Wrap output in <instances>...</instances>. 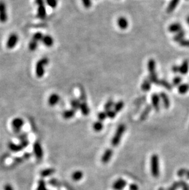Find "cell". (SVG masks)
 <instances>
[{
    "instance_id": "cell-1",
    "label": "cell",
    "mask_w": 189,
    "mask_h": 190,
    "mask_svg": "<svg viewBox=\"0 0 189 190\" xmlns=\"http://www.w3.org/2000/svg\"><path fill=\"white\" fill-rule=\"evenodd\" d=\"M125 129H126V127L124 124H122L118 126L116 131V133L114 134V136H113L111 140L112 146L116 147L119 145V144H120V142L121 141L122 137L125 131Z\"/></svg>"
},
{
    "instance_id": "cell-2",
    "label": "cell",
    "mask_w": 189,
    "mask_h": 190,
    "mask_svg": "<svg viewBox=\"0 0 189 190\" xmlns=\"http://www.w3.org/2000/svg\"><path fill=\"white\" fill-rule=\"evenodd\" d=\"M151 173L154 178H158L160 175L159 158L156 154H154L150 159Z\"/></svg>"
},
{
    "instance_id": "cell-3",
    "label": "cell",
    "mask_w": 189,
    "mask_h": 190,
    "mask_svg": "<svg viewBox=\"0 0 189 190\" xmlns=\"http://www.w3.org/2000/svg\"><path fill=\"white\" fill-rule=\"evenodd\" d=\"M49 60L47 57H43L37 62L36 65V74L38 78H42L45 73L44 67L49 64Z\"/></svg>"
},
{
    "instance_id": "cell-4",
    "label": "cell",
    "mask_w": 189,
    "mask_h": 190,
    "mask_svg": "<svg viewBox=\"0 0 189 190\" xmlns=\"http://www.w3.org/2000/svg\"><path fill=\"white\" fill-rule=\"evenodd\" d=\"M24 125V121L21 118H14L12 121V126L14 132L15 134L20 133L23 126Z\"/></svg>"
},
{
    "instance_id": "cell-5",
    "label": "cell",
    "mask_w": 189,
    "mask_h": 190,
    "mask_svg": "<svg viewBox=\"0 0 189 190\" xmlns=\"http://www.w3.org/2000/svg\"><path fill=\"white\" fill-rule=\"evenodd\" d=\"M33 152L37 160H41L43 158L44 152L42 146L39 141H35L33 145Z\"/></svg>"
},
{
    "instance_id": "cell-6",
    "label": "cell",
    "mask_w": 189,
    "mask_h": 190,
    "mask_svg": "<svg viewBox=\"0 0 189 190\" xmlns=\"http://www.w3.org/2000/svg\"><path fill=\"white\" fill-rule=\"evenodd\" d=\"M7 18L8 15L6 3L3 1H0V22L4 23L7 21Z\"/></svg>"
},
{
    "instance_id": "cell-7",
    "label": "cell",
    "mask_w": 189,
    "mask_h": 190,
    "mask_svg": "<svg viewBox=\"0 0 189 190\" xmlns=\"http://www.w3.org/2000/svg\"><path fill=\"white\" fill-rule=\"evenodd\" d=\"M18 41V36L15 33L11 34L8 38V40L6 43V46L8 49H13L17 45Z\"/></svg>"
},
{
    "instance_id": "cell-8",
    "label": "cell",
    "mask_w": 189,
    "mask_h": 190,
    "mask_svg": "<svg viewBox=\"0 0 189 190\" xmlns=\"http://www.w3.org/2000/svg\"><path fill=\"white\" fill-rule=\"evenodd\" d=\"M127 185V181L123 178H119L114 183L112 188L115 190H122Z\"/></svg>"
},
{
    "instance_id": "cell-9",
    "label": "cell",
    "mask_w": 189,
    "mask_h": 190,
    "mask_svg": "<svg viewBox=\"0 0 189 190\" xmlns=\"http://www.w3.org/2000/svg\"><path fill=\"white\" fill-rule=\"evenodd\" d=\"M151 100H152V105L153 108L156 111H160V97L157 94H153L151 97Z\"/></svg>"
},
{
    "instance_id": "cell-10",
    "label": "cell",
    "mask_w": 189,
    "mask_h": 190,
    "mask_svg": "<svg viewBox=\"0 0 189 190\" xmlns=\"http://www.w3.org/2000/svg\"><path fill=\"white\" fill-rule=\"evenodd\" d=\"M113 155V150L111 148L107 149L101 158V161L103 164H107L109 163V161L111 160Z\"/></svg>"
},
{
    "instance_id": "cell-11",
    "label": "cell",
    "mask_w": 189,
    "mask_h": 190,
    "mask_svg": "<svg viewBox=\"0 0 189 190\" xmlns=\"http://www.w3.org/2000/svg\"><path fill=\"white\" fill-rule=\"evenodd\" d=\"M147 68L149 72V75H156V63L154 59H150L147 63Z\"/></svg>"
},
{
    "instance_id": "cell-12",
    "label": "cell",
    "mask_w": 189,
    "mask_h": 190,
    "mask_svg": "<svg viewBox=\"0 0 189 190\" xmlns=\"http://www.w3.org/2000/svg\"><path fill=\"white\" fill-rule=\"evenodd\" d=\"M152 106L151 105H147L146 106L144 110L143 111V112L141 113V115H140V117H139L140 121H144L147 119V116L149 115V113H150L151 110H152Z\"/></svg>"
},
{
    "instance_id": "cell-13",
    "label": "cell",
    "mask_w": 189,
    "mask_h": 190,
    "mask_svg": "<svg viewBox=\"0 0 189 190\" xmlns=\"http://www.w3.org/2000/svg\"><path fill=\"white\" fill-rule=\"evenodd\" d=\"M159 96H160V99H162V100L163 102L164 107L166 109H168L170 107V100H169L168 96H167V94L163 92H160Z\"/></svg>"
},
{
    "instance_id": "cell-14",
    "label": "cell",
    "mask_w": 189,
    "mask_h": 190,
    "mask_svg": "<svg viewBox=\"0 0 189 190\" xmlns=\"http://www.w3.org/2000/svg\"><path fill=\"white\" fill-rule=\"evenodd\" d=\"M60 101V96L58 94H53L51 96H50L48 99V103L49 105L51 107H53L56 105Z\"/></svg>"
},
{
    "instance_id": "cell-15",
    "label": "cell",
    "mask_w": 189,
    "mask_h": 190,
    "mask_svg": "<svg viewBox=\"0 0 189 190\" xmlns=\"http://www.w3.org/2000/svg\"><path fill=\"white\" fill-rule=\"evenodd\" d=\"M182 27L179 23H174L170 25L168 27V30L171 33H178L182 30Z\"/></svg>"
},
{
    "instance_id": "cell-16",
    "label": "cell",
    "mask_w": 189,
    "mask_h": 190,
    "mask_svg": "<svg viewBox=\"0 0 189 190\" xmlns=\"http://www.w3.org/2000/svg\"><path fill=\"white\" fill-rule=\"evenodd\" d=\"M7 145L9 148L12 151L14 152V153H18V152L21 151L23 149V147L21 144L17 145L12 141H9Z\"/></svg>"
},
{
    "instance_id": "cell-17",
    "label": "cell",
    "mask_w": 189,
    "mask_h": 190,
    "mask_svg": "<svg viewBox=\"0 0 189 190\" xmlns=\"http://www.w3.org/2000/svg\"><path fill=\"white\" fill-rule=\"evenodd\" d=\"M180 0H171V1L169 2L167 9L166 12L168 13H171L174 11V9L176 8L177 5L179 4Z\"/></svg>"
},
{
    "instance_id": "cell-18",
    "label": "cell",
    "mask_w": 189,
    "mask_h": 190,
    "mask_svg": "<svg viewBox=\"0 0 189 190\" xmlns=\"http://www.w3.org/2000/svg\"><path fill=\"white\" fill-rule=\"evenodd\" d=\"M189 70V62L187 60H185L182 65L179 66V73L182 75L186 74Z\"/></svg>"
},
{
    "instance_id": "cell-19",
    "label": "cell",
    "mask_w": 189,
    "mask_h": 190,
    "mask_svg": "<svg viewBox=\"0 0 189 190\" xmlns=\"http://www.w3.org/2000/svg\"><path fill=\"white\" fill-rule=\"evenodd\" d=\"M47 15V12L46 9L44 5L40 6L37 8V17L40 19H44Z\"/></svg>"
},
{
    "instance_id": "cell-20",
    "label": "cell",
    "mask_w": 189,
    "mask_h": 190,
    "mask_svg": "<svg viewBox=\"0 0 189 190\" xmlns=\"http://www.w3.org/2000/svg\"><path fill=\"white\" fill-rule=\"evenodd\" d=\"M117 24L118 26L122 30H125L128 26V22L126 18L124 17H121L118 18L117 21Z\"/></svg>"
},
{
    "instance_id": "cell-21",
    "label": "cell",
    "mask_w": 189,
    "mask_h": 190,
    "mask_svg": "<svg viewBox=\"0 0 189 190\" xmlns=\"http://www.w3.org/2000/svg\"><path fill=\"white\" fill-rule=\"evenodd\" d=\"M55 172V169L53 168H48L42 170L40 172V175L42 177H47L53 175Z\"/></svg>"
},
{
    "instance_id": "cell-22",
    "label": "cell",
    "mask_w": 189,
    "mask_h": 190,
    "mask_svg": "<svg viewBox=\"0 0 189 190\" xmlns=\"http://www.w3.org/2000/svg\"><path fill=\"white\" fill-rule=\"evenodd\" d=\"M42 41L43 44L47 47H51L53 44V40L52 37L49 35L44 36Z\"/></svg>"
},
{
    "instance_id": "cell-23",
    "label": "cell",
    "mask_w": 189,
    "mask_h": 190,
    "mask_svg": "<svg viewBox=\"0 0 189 190\" xmlns=\"http://www.w3.org/2000/svg\"><path fill=\"white\" fill-rule=\"evenodd\" d=\"M75 114V110L73 109L66 110L63 113V117L65 119H69L73 118Z\"/></svg>"
},
{
    "instance_id": "cell-24",
    "label": "cell",
    "mask_w": 189,
    "mask_h": 190,
    "mask_svg": "<svg viewBox=\"0 0 189 190\" xmlns=\"http://www.w3.org/2000/svg\"><path fill=\"white\" fill-rule=\"evenodd\" d=\"M80 110L82 113V115L84 116H87L90 113V110L87 105L86 102H82L81 104Z\"/></svg>"
},
{
    "instance_id": "cell-25",
    "label": "cell",
    "mask_w": 189,
    "mask_h": 190,
    "mask_svg": "<svg viewBox=\"0 0 189 190\" xmlns=\"http://www.w3.org/2000/svg\"><path fill=\"white\" fill-rule=\"evenodd\" d=\"M151 81L149 79L144 80L143 84L141 85V89L144 92H147L150 90L151 88Z\"/></svg>"
},
{
    "instance_id": "cell-26",
    "label": "cell",
    "mask_w": 189,
    "mask_h": 190,
    "mask_svg": "<svg viewBox=\"0 0 189 190\" xmlns=\"http://www.w3.org/2000/svg\"><path fill=\"white\" fill-rule=\"evenodd\" d=\"M157 85H162V86L164 87L165 88H166L168 91H171L173 88L172 84H171L169 82H168L167 81H166L165 80H159Z\"/></svg>"
},
{
    "instance_id": "cell-27",
    "label": "cell",
    "mask_w": 189,
    "mask_h": 190,
    "mask_svg": "<svg viewBox=\"0 0 189 190\" xmlns=\"http://www.w3.org/2000/svg\"><path fill=\"white\" fill-rule=\"evenodd\" d=\"M84 176V174L81 170H77L72 174V178L74 181L77 182L81 180Z\"/></svg>"
},
{
    "instance_id": "cell-28",
    "label": "cell",
    "mask_w": 189,
    "mask_h": 190,
    "mask_svg": "<svg viewBox=\"0 0 189 190\" xmlns=\"http://www.w3.org/2000/svg\"><path fill=\"white\" fill-rule=\"evenodd\" d=\"M188 90H189V85L186 83L179 85L178 87V92L181 94H186Z\"/></svg>"
},
{
    "instance_id": "cell-29",
    "label": "cell",
    "mask_w": 189,
    "mask_h": 190,
    "mask_svg": "<svg viewBox=\"0 0 189 190\" xmlns=\"http://www.w3.org/2000/svg\"><path fill=\"white\" fill-rule=\"evenodd\" d=\"M81 101L80 100V99H73L71 101V105L73 108V110H78L79 109H80V107H81Z\"/></svg>"
},
{
    "instance_id": "cell-30",
    "label": "cell",
    "mask_w": 189,
    "mask_h": 190,
    "mask_svg": "<svg viewBox=\"0 0 189 190\" xmlns=\"http://www.w3.org/2000/svg\"><path fill=\"white\" fill-rule=\"evenodd\" d=\"M185 33V31H184V30H181L179 32H178L173 38L174 41H175L176 42H178V43L181 41L182 40H184Z\"/></svg>"
},
{
    "instance_id": "cell-31",
    "label": "cell",
    "mask_w": 189,
    "mask_h": 190,
    "mask_svg": "<svg viewBox=\"0 0 189 190\" xmlns=\"http://www.w3.org/2000/svg\"><path fill=\"white\" fill-rule=\"evenodd\" d=\"M93 129L94 131L96 132H100L103 129V124L101 121H98L95 122H94L93 124Z\"/></svg>"
},
{
    "instance_id": "cell-32",
    "label": "cell",
    "mask_w": 189,
    "mask_h": 190,
    "mask_svg": "<svg viewBox=\"0 0 189 190\" xmlns=\"http://www.w3.org/2000/svg\"><path fill=\"white\" fill-rule=\"evenodd\" d=\"M124 107V103L123 101H119L118 102H117L115 105H114V110L116 112L118 113L119 111H120Z\"/></svg>"
},
{
    "instance_id": "cell-33",
    "label": "cell",
    "mask_w": 189,
    "mask_h": 190,
    "mask_svg": "<svg viewBox=\"0 0 189 190\" xmlns=\"http://www.w3.org/2000/svg\"><path fill=\"white\" fill-rule=\"evenodd\" d=\"M36 190H48L46 188L45 182L43 179H40L38 181V184H37Z\"/></svg>"
},
{
    "instance_id": "cell-34",
    "label": "cell",
    "mask_w": 189,
    "mask_h": 190,
    "mask_svg": "<svg viewBox=\"0 0 189 190\" xmlns=\"http://www.w3.org/2000/svg\"><path fill=\"white\" fill-rule=\"evenodd\" d=\"M37 46H38V42L36 41V40L32 39L29 45H28V47H29V49L32 51H34L35 50H36Z\"/></svg>"
},
{
    "instance_id": "cell-35",
    "label": "cell",
    "mask_w": 189,
    "mask_h": 190,
    "mask_svg": "<svg viewBox=\"0 0 189 190\" xmlns=\"http://www.w3.org/2000/svg\"><path fill=\"white\" fill-rule=\"evenodd\" d=\"M80 100L82 102H86L87 96L86 91L83 88H80Z\"/></svg>"
},
{
    "instance_id": "cell-36",
    "label": "cell",
    "mask_w": 189,
    "mask_h": 190,
    "mask_svg": "<svg viewBox=\"0 0 189 190\" xmlns=\"http://www.w3.org/2000/svg\"><path fill=\"white\" fill-rule=\"evenodd\" d=\"M146 96H143L142 97H140L139 98H138L137 99H136L134 102V104L136 105H140L141 104L144 103V102H146Z\"/></svg>"
},
{
    "instance_id": "cell-37",
    "label": "cell",
    "mask_w": 189,
    "mask_h": 190,
    "mask_svg": "<svg viewBox=\"0 0 189 190\" xmlns=\"http://www.w3.org/2000/svg\"><path fill=\"white\" fill-rule=\"evenodd\" d=\"M113 105H114V102L112 100H109L104 106V110L105 111H108L111 110Z\"/></svg>"
},
{
    "instance_id": "cell-38",
    "label": "cell",
    "mask_w": 189,
    "mask_h": 190,
    "mask_svg": "<svg viewBox=\"0 0 189 190\" xmlns=\"http://www.w3.org/2000/svg\"><path fill=\"white\" fill-rule=\"evenodd\" d=\"M43 37H44V36H43L42 33L37 32V33H36L35 34H34V35L33 36V38L32 39L36 40L37 42H39V41L42 40Z\"/></svg>"
},
{
    "instance_id": "cell-39",
    "label": "cell",
    "mask_w": 189,
    "mask_h": 190,
    "mask_svg": "<svg viewBox=\"0 0 189 190\" xmlns=\"http://www.w3.org/2000/svg\"><path fill=\"white\" fill-rule=\"evenodd\" d=\"M47 4L52 8H55L57 6V0H45Z\"/></svg>"
},
{
    "instance_id": "cell-40",
    "label": "cell",
    "mask_w": 189,
    "mask_h": 190,
    "mask_svg": "<svg viewBox=\"0 0 189 190\" xmlns=\"http://www.w3.org/2000/svg\"><path fill=\"white\" fill-rule=\"evenodd\" d=\"M49 183L52 186L54 187H60V183L58 180H56L55 178H52L49 180Z\"/></svg>"
},
{
    "instance_id": "cell-41",
    "label": "cell",
    "mask_w": 189,
    "mask_h": 190,
    "mask_svg": "<svg viewBox=\"0 0 189 190\" xmlns=\"http://www.w3.org/2000/svg\"><path fill=\"white\" fill-rule=\"evenodd\" d=\"M107 118H108V116H107V114H106V111H102V112H100L98 113V118L99 121L102 122L103 121L105 120Z\"/></svg>"
},
{
    "instance_id": "cell-42",
    "label": "cell",
    "mask_w": 189,
    "mask_h": 190,
    "mask_svg": "<svg viewBox=\"0 0 189 190\" xmlns=\"http://www.w3.org/2000/svg\"><path fill=\"white\" fill-rule=\"evenodd\" d=\"M182 82V78L180 77H176L173 80V85L174 86H177V85H181Z\"/></svg>"
},
{
    "instance_id": "cell-43",
    "label": "cell",
    "mask_w": 189,
    "mask_h": 190,
    "mask_svg": "<svg viewBox=\"0 0 189 190\" xmlns=\"http://www.w3.org/2000/svg\"><path fill=\"white\" fill-rule=\"evenodd\" d=\"M106 114H107V116L108 118H110V119H114L116 118V112L114 110H109L108 111H106Z\"/></svg>"
},
{
    "instance_id": "cell-44",
    "label": "cell",
    "mask_w": 189,
    "mask_h": 190,
    "mask_svg": "<svg viewBox=\"0 0 189 190\" xmlns=\"http://www.w3.org/2000/svg\"><path fill=\"white\" fill-rule=\"evenodd\" d=\"M187 171H188L187 169L185 168H182L177 171V174L179 177H182L184 175H186Z\"/></svg>"
},
{
    "instance_id": "cell-45",
    "label": "cell",
    "mask_w": 189,
    "mask_h": 190,
    "mask_svg": "<svg viewBox=\"0 0 189 190\" xmlns=\"http://www.w3.org/2000/svg\"><path fill=\"white\" fill-rule=\"evenodd\" d=\"M179 187H181L180 182H176L171 185V186H170L168 189V190H176Z\"/></svg>"
},
{
    "instance_id": "cell-46",
    "label": "cell",
    "mask_w": 189,
    "mask_h": 190,
    "mask_svg": "<svg viewBox=\"0 0 189 190\" xmlns=\"http://www.w3.org/2000/svg\"><path fill=\"white\" fill-rule=\"evenodd\" d=\"M23 157H17L15 158L14 159V163H13V164L16 166V165H18L19 164L21 163H22L23 162Z\"/></svg>"
},
{
    "instance_id": "cell-47",
    "label": "cell",
    "mask_w": 189,
    "mask_h": 190,
    "mask_svg": "<svg viewBox=\"0 0 189 190\" xmlns=\"http://www.w3.org/2000/svg\"><path fill=\"white\" fill-rule=\"evenodd\" d=\"M84 6L86 8H89L92 6L91 0H82Z\"/></svg>"
},
{
    "instance_id": "cell-48",
    "label": "cell",
    "mask_w": 189,
    "mask_h": 190,
    "mask_svg": "<svg viewBox=\"0 0 189 190\" xmlns=\"http://www.w3.org/2000/svg\"><path fill=\"white\" fill-rule=\"evenodd\" d=\"M179 182H180V186L183 190H189V186L184 181L181 180V181H179Z\"/></svg>"
},
{
    "instance_id": "cell-49",
    "label": "cell",
    "mask_w": 189,
    "mask_h": 190,
    "mask_svg": "<svg viewBox=\"0 0 189 190\" xmlns=\"http://www.w3.org/2000/svg\"><path fill=\"white\" fill-rule=\"evenodd\" d=\"M179 44H180L181 46L189 47V40H184H184H182L181 41L179 42Z\"/></svg>"
},
{
    "instance_id": "cell-50",
    "label": "cell",
    "mask_w": 189,
    "mask_h": 190,
    "mask_svg": "<svg viewBox=\"0 0 189 190\" xmlns=\"http://www.w3.org/2000/svg\"><path fill=\"white\" fill-rule=\"evenodd\" d=\"M21 145L23 147V148H26L28 145H29V141H28V139L22 140L21 141Z\"/></svg>"
},
{
    "instance_id": "cell-51",
    "label": "cell",
    "mask_w": 189,
    "mask_h": 190,
    "mask_svg": "<svg viewBox=\"0 0 189 190\" xmlns=\"http://www.w3.org/2000/svg\"><path fill=\"white\" fill-rule=\"evenodd\" d=\"M129 189L130 190H138L139 189V187L135 183H131L129 186Z\"/></svg>"
},
{
    "instance_id": "cell-52",
    "label": "cell",
    "mask_w": 189,
    "mask_h": 190,
    "mask_svg": "<svg viewBox=\"0 0 189 190\" xmlns=\"http://www.w3.org/2000/svg\"><path fill=\"white\" fill-rule=\"evenodd\" d=\"M28 135L26 133H23V134H21L19 136H18V139L20 140V141L22 140H25V139H28Z\"/></svg>"
},
{
    "instance_id": "cell-53",
    "label": "cell",
    "mask_w": 189,
    "mask_h": 190,
    "mask_svg": "<svg viewBox=\"0 0 189 190\" xmlns=\"http://www.w3.org/2000/svg\"><path fill=\"white\" fill-rule=\"evenodd\" d=\"M4 190H14L13 187H12V186L11 185H10V184H9V183L6 184L4 185Z\"/></svg>"
},
{
    "instance_id": "cell-54",
    "label": "cell",
    "mask_w": 189,
    "mask_h": 190,
    "mask_svg": "<svg viewBox=\"0 0 189 190\" xmlns=\"http://www.w3.org/2000/svg\"><path fill=\"white\" fill-rule=\"evenodd\" d=\"M172 71L173 72L176 73H179V66L177 65H174L172 67Z\"/></svg>"
},
{
    "instance_id": "cell-55",
    "label": "cell",
    "mask_w": 189,
    "mask_h": 190,
    "mask_svg": "<svg viewBox=\"0 0 189 190\" xmlns=\"http://www.w3.org/2000/svg\"><path fill=\"white\" fill-rule=\"evenodd\" d=\"M34 1L36 4L38 5V6L44 5V0H34Z\"/></svg>"
},
{
    "instance_id": "cell-56",
    "label": "cell",
    "mask_w": 189,
    "mask_h": 190,
    "mask_svg": "<svg viewBox=\"0 0 189 190\" xmlns=\"http://www.w3.org/2000/svg\"><path fill=\"white\" fill-rule=\"evenodd\" d=\"M22 157L24 159H28L31 157V154L29 153H25L23 154Z\"/></svg>"
},
{
    "instance_id": "cell-57",
    "label": "cell",
    "mask_w": 189,
    "mask_h": 190,
    "mask_svg": "<svg viewBox=\"0 0 189 190\" xmlns=\"http://www.w3.org/2000/svg\"><path fill=\"white\" fill-rule=\"evenodd\" d=\"M186 178L188 179V180H189V170L187 171V174H186Z\"/></svg>"
},
{
    "instance_id": "cell-58",
    "label": "cell",
    "mask_w": 189,
    "mask_h": 190,
    "mask_svg": "<svg viewBox=\"0 0 189 190\" xmlns=\"http://www.w3.org/2000/svg\"><path fill=\"white\" fill-rule=\"evenodd\" d=\"M187 23L189 24V16H188L187 18Z\"/></svg>"
},
{
    "instance_id": "cell-59",
    "label": "cell",
    "mask_w": 189,
    "mask_h": 190,
    "mask_svg": "<svg viewBox=\"0 0 189 190\" xmlns=\"http://www.w3.org/2000/svg\"><path fill=\"white\" fill-rule=\"evenodd\" d=\"M158 190H164V189L163 188H160L158 189Z\"/></svg>"
},
{
    "instance_id": "cell-60",
    "label": "cell",
    "mask_w": 189,
    "mask_h": 190,
    "mask_svg": "<svg viewBox=\"0 0 189 190\" xmlns=\"http://www.w3.org/2000/svg\"><path fill=\"white\" fill-rule=\"evenodd\" d=\"M58 190H60V189H58Z\"/></svg>"
},
{
    "instance_id": "cell-61",
    "label": "cell",
    "mask_w": 189,
    "mask_h": 190,
    "mask_svg": "<svg viewBox=\"0 0 189 190\" xmlns=\"http://www.w3.org/2000/svg\"><path fill=\"white\" fill-rule=\"evenodd\" d=\"M187 1H188V0H187Z\"/></svg>"
}]
</instances>
